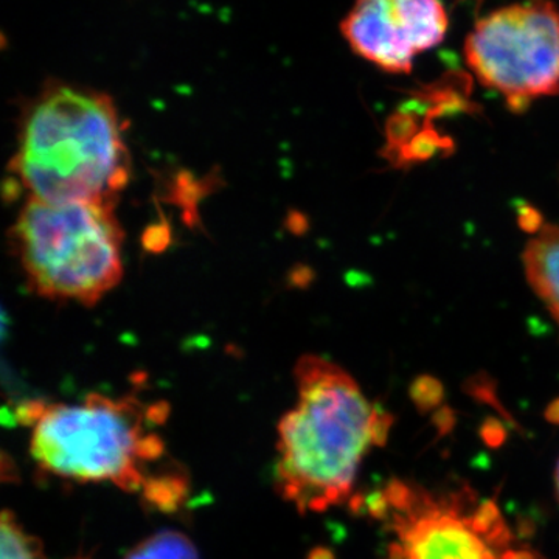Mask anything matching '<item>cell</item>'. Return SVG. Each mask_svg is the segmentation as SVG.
Here are the masks:
<instances>
[{
    "mask_svg": "<svg viewBox=\"0 0 559 559\" xmlns=\"http://www.w3.org/2000/svg\"><path fill=\"white\" fill-rule=\"evenodd\" d=\"M0 528H2V535H0L2 559H46L40 540L28 535L21 527L13 511L3 510Z\"/></svg>",
    "mask_w": 559,
    "mask_h": 559,
    "instance_id": "obj_11",
    "label": "cell"
},
{
    "mask_svg": "<svg viewBox=\"0 0 559 559\" xmlns=\"http://www.w3.org/2000/svg\"><path fill=\"white\" fill-rule=\"evenodd\" d=\"M499 559H544L539 554L532 550H507Z\"/></svg>",
    "mask_w": 559,
    "mask_h": 559,
    "instance_id": "obj_20",
    "label": "cell"
},
{
    "mask_svg": "<svg viewBox=\"0 0 559 559\" xmlns=\"http://www.w3.org/2000/svg\"><path fill=\"white\" fill-rule=\"evenodd\" d=\"M469 393L474 396V399L481 401V403H487L489 406L498 409L500 417L506 419L511 428L521 430L520 425L514 421L513 417H511L509 412L506 411V407L500 404L498 396H496L495 385L487 384V382H485V378H480V381L473 380V384L469 385Z\"/></svg>",
    "mask_w": 559,
    "mask_h": 559,
    "instance_id": "obj_15",
    "label": "cell"
},
{
    "mask_svg": "<svg viewBox=\"0 0 559 559\" xmlns=\"http://www.w3.org/2000/svg\"><path fill=\"white\" fill-rule=\"evenodd\" d=\"M411 399L419 412L428 414L436 409L443 400V388L433 378L421 377L412 384Z\"/></svg>",
    "mask_w": 559,
    "mask_h": 559,
    "instance_id": "obj_13",
    "label": "cell"
},
{
    "mask_svg": "<svg viewBox=\"0 0 559 559\" xmlns=\"http://www.w3.org/2000/svg\"><path fill=\"white\" fill-rule=\"evenodd\" d=\"M393 417L385 411L378 409L373 425H371V443L382 448L388 443L389 430L392 428Z\"/></svg>",
    "mask_w": 559,
    "mask_h": 559,
    "instance_id": "obj_17",
    "label": "cell"
},
{
    "mask_svg": "<svg viewBox=\"0 0 559 559\" xmlns=\"http://www.w3.org/2000/svg\"><path fill=\"white\" fill-rule=\"evenodd\" d=\"M518 530H520V535L527 538V536H532L533 532H535V525H533L532 521H524L518 524Z\"/></svg>",
    "mask_w": 559,
    "mask_h": 559,
    "instance_id": "obj_23",
    "label": "cell"
},
{
    "mask_svg": "<svg viewBox=\"0 0 559 559\" xmlns=\"http://www.w3.org/2000/svg\"><path fill=\"white\" fill-rule=\"evenodd\" d=\"M450 20L441 0H355L341 32L349 49L390 73H409L415 58L439 46Z\"/></svg>",
    "mask_w": 559,
    "mask_h": 559,
    "instance_id": "obj_6",
    "label": "cell"
},
{
    "mask_svg": "<svg viewBox=\"0 0 559 559\" xmlns=\"http://www.w3.org/2000/svg\"><path fill=\"white\" fill-rule=\"evenodd\" d=\"M299 401L278 425L275 484L300 513L347 500L371 443L378 407L336 364L308 355L296 367Z\"/></svg>",
    "mask_w": 559,
    "mask_h": 559,
    "instance_id": "obj_2",
    "label": "cell"
},
{
    "mask_svg": "<svg viewBox=\"0 0 559 559\" xmlns=\"http://www.w3.org/2000/svg\"><path fill=\"white\" fill-rule=\"evenodd\" d=\"M469 69L513 110L559 94V9L527 0L481 17L465 43Z\"/></svg>",
    "mask_w": 559,
    "mask_h": 559,
    "instance_id": "obj_5",
    "label": "cell"
},
{
    "mask_svg": "<svg viewBox=\"0 0 559 559\" xmlns=\"http://www.w3.org/2000/svg\"><path fill=\"white\" fill-rule=\"evenodd\" d=\"M432 423L433 426H436L437 436L444 437L454 429L457 418H455L454 411H452L451 407H441L440 411L433 414Z\"/></svg>",
    "mask_w": 559,
    "mask_h": 559,
    "instance_id": "obj_19",
    "label": "cell"
},
{
    "mask_svg": "<svg viewBox=\"0 0 559 559\" xmlns=\"http://www.w3.org/2000/svg\"><path fill=\"white\" fill-rule=\"evenodd\" d=\"M555 480H557V491H558V498H559V462L557 466V474H555Z\"/></svg>",
    "mask_w": 559,
    "mask_h": 559,
    "instance_id": "obj_24",
    "label": "cell"
},
{
    "mask_svg": "<svg viewBox=\"0 0 559 559\" xmlns=\"http://www.w3.org/2000/svg\"><path fill=\"white\" fill-rule=\"evenodd\" d=\"M167 403H140L135 396L108 399L91 393L83 404L27 401L17 421L32 426L31 451L40 469L62 479L110 481L127 492L142 489L146 463L164 455V441L146 432L145 423L160 425Z\"/></svg>",
    "mask_w": 559,
    "mask_h": 559,
    "instance_id": "obj_3",
    "label": "cell"
},
{
    "mask_svg": "<svg viewBox=\"0 0 559 559\" xmlns=\"http://www.w3.org/2000/svg\"><path fill=\"white\" fill-rule=\"evenodd\" d=\"M11 170L28 200L116 205L131 178L116 103L92 87L49 81L22 114Z\"/></svg>",
    "mask_w": 559,
    "mask_h": 559,
    "instance_id": "obj_1",
    "label": "cell"
},
{
    "mask_svg": "<svg viewBox=\"0 0 559 559\" xmlns=\"http://www.w3.org/2000/svg\"><path fill=\"white\" fill-rule=\"evenodd\" d=\"M525 274L532 288L559 323V226L547 224L524 250Z\"/></svg>",
    "mask_w": 559,
    "mask_h": 559,
    "instance_id": "obj_8",
    "label": "cell"
},
{
    "mask_svg": "<svg viewBox=\"0 0 559 559\" xmlns=\"http://www.w3.org/2000/svg\"><path fill=\"white\" fill-rule=\"evenodd\" d=\"M546 418L551 425H559V399L555 400L554 403L547 407Z\"/></svg>",
    "mask_w": 559,
    "mask_h": 559,
    "instance_id": "obj_21",
    "label": "cell"
},
{
    "mask_svg": "<svg viewBox=\"0 0 559 559\" xmlns=\"http://www.w3.org/2000/svg\"><path fill=\"white\" fill-rule=\"evenodd\" d=\"M384 492L388 496L390 507L399 510L400 513L409 511L414 507L418 495V491H415L409 485L396 479H392L385 485Z\"/></svg>",
    "mask_w": 559,
    "mask_h": 559,
    "instance_id": "obj_14",
    "label": "cell"
},
{
    "mask_svg": "<svg viewBox=\"0 0 559 559\" xmlns=\"http://www.w3.org/2000/svg\"><path fill=\"white\" fill-rule=\"evenodd\" d=\"M468 496H451L437 502L418 491L414 507L396 514L393 528L399 533L407 559H498L491 547L460 516Z\"/></svg>",
    "mask_w": 559,
    "mask_h": 559,
    "instance_id": "obj_7",
    "label": "cell"
},
{
    "mask_svg": "<svg viewBox=\"0 0 559 559\" xmlns=\"http://www.w3.org/2000/svg\"><path fill=\"white\" fill-rule=\"evenodd\" d=\"M469 527L484 538L491 549L502 550L510 546L511 532L500 514L495 500H485L468 518Z\"/></svg>",
    "mask_w": 559,
    "mask_h": 559,
    "instance_id": "obj_12",
    "label": "cell"
},
{
    "mask_svg": "<svg viewBox=\"0 0 559 559\" xmlns=\"http://www.w3.org/2000/svg\"><path fill=\"white\" fill-rule=\"evenodd\" d=\"M308 559H336L333 551L326 549V547H316L308 555Z\"/></svg>",
    "mask_w": 559,
    "mask_h": 559,
    "instance_id": "obj_22",
    "label": "cell"
},
{
    "mask_svg": "<svg viewBox=\"0 0 559 559\" xmlns=\"http://www.w3.org/2000/svg\"><path fill=\"white\" fill-rule=\"evenodd\" d=\"M11 238L28 286L46 299L90 307L123 277L116 205L28 200Z\"/></svg>",
    "mask_w": 559,
    "mask_h": 559,
    "instance_id": "obj_4",
    "label": "cell"
},
{
    "mask_svg": "<svg viewBox=\"0 0 559 559\" xmlns=\"http://www.w3.org/2000/svg\"><path fill=\"white\" fill-rule=\"evenodd\" d=\"M481 440L488 448H500L507 440V429L498 418H487L481 423L479 430Z\"/></svg>",
    "mask_w": 559,
    "mask_h": 559,
    "instance_id": "obj_16",
    "label": "cell"
},
{
    "mask_svg": "<svg viewBox=\"0 0 559 559\" xmlns=\"http://www.w3.org/2000/svg\"><path fill=\"white\" fill-rule=\"evenodd\" d=\"M189 479L182 471H167V473L153 474L146 477L143 484L142 498L151 510L162 513H175L189 496Z\"/></svg>",
    "mask_w": 559,
    "mask_h": 559,
    "instance_id": "obj_9",
    "label": "cell"
},
{
    "mask_svg": "<svg viewBox=\"0 0 559 559\" xmlns=\"http://www.w3.org/2000/svg\"><path fill=\"white\" fill-rule=\"evenodd\" d=\"M390 509L388 496L384 491H374L364 498V510L374 520H385Z\"/></svg>",
    "mask_w": 559,
    "mask_h": 559,
    "instance_id": "obj_18",
    "label": "cell"
},
{
    "mask_svg": "<svg viewBox=\"0 0 559 559\" xmlns=\"http://www.w3.org/2000/svg\"><path fill=\"white\" fill-rule=\"evenodd\" d=\"M123 559H200L189 536L176 530H162L132 547Z\"/></svg>",
    "mask_w": 559,
    "mask_h": 559,
    "instance_id": "obj_10",
    "label": "cell"
}]
</instances>
